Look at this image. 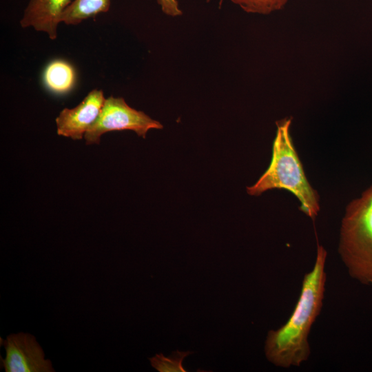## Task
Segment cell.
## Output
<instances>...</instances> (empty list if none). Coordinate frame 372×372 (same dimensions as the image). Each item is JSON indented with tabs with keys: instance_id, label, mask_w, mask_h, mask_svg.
<instances>
[{
	"instance_id": "6da1fadb",
	"label": "cell",
	"mask_w": 372,
	"mask_h": 372,
	"mask_svg": "<svg viewBox=\"0 0 372 372\" xmlns=\"http://www.w3.org/2000/svg\"><path fill=\"white\" fill-rule=\"evenodd\" d=\"M327 253L318 245L315 262L304 274L298 300L287 322L267 333L265 353L276 366L289 369L300 366L310 355L309 336L320 315L324 298Z\"/></svg>"
},
{
	"instance_id": "7a4b0ae2",
	"label": "cell",
	"mask_w": 372,
	"mask_h": 372,
	"mask_svg": "<svg viewBox=\"0 0 372 372\" xmlns=\"http://www.w3.org/2000/svg\"><path fill=\"white\" fill-rule=\"evenodd\" d=\"M291 118L276 122L277 132L269 167L257 182L247 187L251 196L272 189H285L300 201L299 209L314 220L320 211V197L306 177L290 135Z\"/></svg>"
},
{
	"instance_id": "3957f363",
	"label": "cell",
	"mask_w": 372,
	"mask_h": 372,
	"mask_svg": "<svg viewBox=\"0 0 372 372\" xmlns=\"http://www.w3.org/2000/svg\"><path fill=\"white\" fill-rule=\"evenodd\" d=\"M338 253L351 278L372 286V185L345 209Z\"/></svg>"
},
{
	"instance_id": "277c9868",
	"label": "cell",
	"mask_w": 372,
	"mask_h": 372,
	"mask_svg": "<svg viewBox=\"0 0 372 372\" xmlns=\"http://www.w3.org/2000/svg\"><path fill=\"white\" fill-rule=\"evenodd\" d=\"M163 127L160 122L129 106L123 98L111 96L105 99L99 116L84 138L87 144H99L101 136L106 132L132 130L145 138L149 130Z\"/></svg>"
},
{
	"instance_id": "5b68a950",
	"label": "cell",
	"mask_w": 372,
	"mask_h": 372,
	"mask_svg": "<svg viewBox=\"0 0 372 372\" xmlns=\"http://www.w3.org/2000/svg\"><path fill=\"white\" fill-rule=\"evenodd\" d=\"M6 356L1 360L6 372H52V363L44 358L42 348L30 334H12L3 340Z\"/></svg>"
},
{
	"instance_id": "8992f818",
	"label": "cell",
	"mask_w": 372,
	"mask_h": 372,
	"mask_svg": "<svg viewBox=\"0 0 372 372\" xmlns=\"http://www.w3.org/2000/svg\"><path fill=\"white\" fill-rule=\"evenodd\" d=\"M105 99L103 90L94 89L77 106L64 108L56 118L57 134L81 139L97 119Z\"/></svg>"
},
{
	"instance_id": "52a82bcc",
	"label": "cell",
	"mask_w": 372,
	"mask_h": 372,
	"mask_svg": "<svg viewBox=\"0 0 372 372\" xmlns=\"http://www.w3.org/2000/svg\"><path fill=\"white\" fill-rule=\"evenodd\" d=\"M72 0H29L20 25L22 28H33L43 32L54 40L57 37L59 24Z\"/></svg>"
},
{
	"instance_id": "ba28073f",
	"label": "cell",
	"mask_w": 372,
	"mask_h": 372,
	"mask_svg": "<svg viewBox=\"0 0 372 372\" xmlns=\"http://www.w3.org/2000/svg\"><path fill=\"white\" fill-rule=\"evenodd\" d=\"M77 74L74 66L61 59L49 62L42 73V81L45 88L56 94H65L75 87Z\"/></svg>"
},
{
	"instance_id": "9c48e42d",
	"label": "cell",
	"mask_w": 372,
	"mask_h": 372,
	"mask_svg": "<svg viewBox=\"0 0 372 372\" xmlns=\"http://www.w3.org/2000/svg\"><path fill=\"white\" fill-rule=\"evenodd\" d=\"M110 4V0H74L65 11L62 23L76 25L84 20L108 12Z\"/></svg>"
},
{
	"instance_id": "30bf717a",
	"label": "cell",
	"mask_w": 372,
	"mask_h": 372,
	"mask_svg": "<svg viewBox=\"0 0 372 372\" xmlns=\"http://www.w3.org/2000/svg\"><path fill=\"white\" fill-rule=\"evenodd\" d=\"M192 353L189 351H175L169 357H165L163 353H158L149 360L151 365L160 372H186L187 371L183 366V361L185 357Z\"/></svg>"
},
{
	"instance_id": "8fae6325",
	"label": "cell",
	"mask_w": 372,
	"mask_h": 372,
	"mask_svg": "<svg viewBox=\"0 0 372 372\" xmlns=\"http://www.w3.org/2000/svg\"><path fill=\"white\" fill-rule=\"evenodd\" d=\"M289 0H231L248 13L269 14L282 10Z\"/></svg>"
},
{
	"instance_id": "7c38bea8",
	"label": "cell",
	"mask_w": 372,
	"mask_h": 372,
	"mask_svg": "<svg viewBox=\"0 0 372 372\" xmlns=\"http://www.w3.org/2000/svg\"><path fill=\"white\" fill-rule=\"evenodd\" d=\"M163 12L168 16L177 17L183 14L178 0H156Z\"/></svg>"
},
{
	"instance_id": "4fadbf2b",
	"label": "cell",
	"mask_w": 372,
	"mask_h": 372,
	"mask_svg": "<svg viewBox=\"0 0 372 372\" xmlns=\"http://www.w3.org/2000/svg\"><path fill=\"white\" fill-rule=\"evenodd\" d=\"M209 1H210V0H207V2H209ZM223 0H220V1H219V8L221 7V5H222V3H223Z\"/></svg>"
}]
</instances>
